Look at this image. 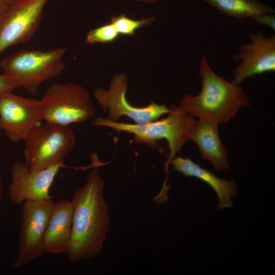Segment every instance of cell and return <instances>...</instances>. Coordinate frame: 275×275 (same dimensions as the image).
Wrapping results in <instances>:
<instances>
[{
    "label": "cell",
    "mask_w": 275,
    "mask_h": 275,
    "mask_svg": "<svg viewBox=\"0 0 275 275\" xmlns=\"http://www.w3.org/2000/svg\"><path fill=\"white\" fill-rule=\"evenodd\" d=\"M66 48L48 50H22L0 61L5 75L11 78L18 88L36 95L41 85L59 75L65 68L63 58Z\"/></svg>",
    "instance_id": "obj_3"
},
{
    "label": "cell",
    "mask_w": 275,
    "mask_h": 275,
    "mask_svg": "<svg viewBox=\"0 0 275 275\" xmlns=\"http://www.w3.org/2000/svg\"><path fill=\"white\" fill-rule=\"evenodd\" d=\"M73 208L71 201L62 199L54 203L45 230L44 254H65L70 243Z\"/></svg>",
    "instance_id": "obj_13"
},
{
    "label": "cell",
    "mask_w": 275,
    "mask_h": 275,
    "mask_svg": "<svg viewBox=\"0 0 275 275\" xmlns=\"http://www.w3.org/2000/svg\"><path fill=\"white\" fill-rule=\"evenodd\" d=\"M4 193V188L2 180L0 177V202L2 199Z\"/></svg>",
    "instance_id": "obj_22"
},
{
    "label": "cell",
    "mask_w": 275,
    "mask_h": 275,
    "mask_svg": "<svg viewBox=\"0 0 275 275\" xmlns=\"http://www.w3.org/2000/svg\"><path fill=\"white\" fill-rule=\"evenodd\" d=\"M128 82L127 75L119 73L114 76L108 90L101 88L95 89L94 96L104 112L106 113L108 111L107 119L117 121L124 116L135 123H146L171 113V109L165 105L158 104L153 101L144 107H136L130 104L126 98Z\"/></svg>",
    "instance_id": "obj_8"
},
{
    "label": "cell",
    "mask_w": 275,
    "mask_h": 275,
    "mask_svg": "<svg viewBox=\"0 0 275 275\" xmlns=\"http://www.w3.org/2000/svg\"><path fill=\"white\" fill-rule=\"evenodd\" d=\"M40 100L43 120L47 123L68 126L86 122L95 114L89 93L75 83L53 84Z\"/></svg>",
    "instance_id": "obj_6"
},
{
    "label": "cell",
    "mask_w": 275,
    "mask_h": 275,
    "mask_svg": "<svg viewBox=\"0 0 275 275\" xmlns=\"http://www.w3.org/2000/svg\"><path fill=\"white\" fill-rule=\"evenodd\" d=\"M177 171L185 176L198 178L211 186L218 198L217 208L223 209L231 207V199L236 197L238 188L232 180L220 178L211 172L201 167L189 157L175 156L170 161Z\"/></svg>",
    "instance_id": "obj_15"
},
{
    "label": "cell",
    "mask_w": 275,
    "mask_h": 275,
    "mask_svg": "<svg viewBox=\"0 0 275 275\" xmlns=\"http://www.w3.org/2000/svg\"><path fill=\"white\" fill-rule=\"evenodd\" d=\"M24 163L32 171L64 163L76 143L69 126L46 123L40 125L24 140Z\"/></svg>",
    "instance_id": "obj_5"
},
{
    "label": "cell",
    "mask_w": 275,
    "mask_h": 275,
    "mask_svg": "<svg viewBox=\"0 0 275 275\" xmlns=\"http://www.w3.org/2000/svg\"><path fill=\"white\" fill-rule=\"evenodd\" d=\"M54 203L50 199L26 201L21 204L18 249L13 268H20L44 255L43 239Z\"/></svg>",
    "instance_id": "obj_7"
},
{
    "label": "cell",
    "mask_w": 275,
    "mask_h": 275,
    "mask_svg": "<svg viewBox=\"0 0 275 275\" xmlns=\"http://www.w3.org/2000/svg\"><path fill=\"white\" fill-rule=\"evenodd\" d=\"M256 23L265 25L271 29L275 30V15L273 13H263L251 17Z\"/></svg>",
    "instance_id": "obj_19"
},
{
    "label": "cell",
    "mask_w": 275,
    "mask_h": 275,
    "mask_svg": "<svg viewBox=\"0 0 275 275\" xmlns=\"http://www.w3.org/2000/svg\"><path fill=\"white\" fill-rule=\"evenodd\" d=\"M199 74L202 83L200 93L195 96L185 94L180 105L173 108L219 125L228 123L240 107L250 105L242 88L217 75L204 56L199 61Z\"/></svg>",
    "instance_id": "obj_2"
},
{
    "label": "cell",
    "mask_w": 275,
    "mask_h": 275,
    "mask_svg": "<svg viewBox=\"0 0 275 275\" xmlns=\"http://www.w3.org/2000/svg\"><path fill=\"white\" fill-rule=\"evenodd\" d=\"M47 0H23L10 6L0 18V54L29 42L38 29Z\"/></svg>",
    "instance_id": "obj_10"
},
{
    "label": "cell",
    "mask_w": 275,
    "mask_h": 275,
    "mask_svg": "<svg viewBox=\"0 0 275 275\" xmlns=\"http://www.w3.org/2000/svg\"><path fill=\"white\" fill-rule=\"evenodd\" d=\"M224 14L245 19L263 13H275V9L259 0H203Z\"/></svg>",
    "instance_id": "obj_16"
},
{
    "label": "cell",
    "mask_w": 275,
    "mask_h": 275,
    "mask_svg": "<svg viewBox=\"0 0 275 275\" xmlns=\"http://www.w3.org/2000/svg\"><path fill=\"white\" fill-rule=\"evenodd\" d=\"M23 0H7L8 4L10 6L18 3Z\"/></svg>",
    "instance_id": "obj_23"
},
{
    "label": "cell",
    "mask_w": 275,
    "mask_h": 275,
    "mask_svg": "<svg viewBox=\"0 0 275 275\" xmlns=\"http://www.w3.org/2000/svg\"><path fill=\"white\" fill-rule=\"evenodd\" d=\"M18 88L15 81L4 74H0V96Z\"/></svg>",
    "instance_id": "obj_20"
},
{
    "label": "cell",
    "mask_w": 275,
    "mask_h": 275,
    "mask_svg": "<svg viewBox=\"0 0 275 275\" xmlns=\"http://www.w3.org/2000/svg\"><path fill=\"white\" fill-rule=\"evenodd\" d=\"M249 37L250 42L240 45L239 52L233 56L240 62L232 70L234 77L230 81L238 85L245 79L275 71V35L267 37L258 30Z\"/></svg>",
    "instance_id": "obj_11"
},
{
    "label": "cell",
    "mask_w": 275,
    "mask_h": 275,
    "mask_svg": "<svg viewBox=\"0 0 275 275\" xmlns=\"http://www.w3.org/2000/svg\"><path fill=\"white\" fill-rule=\"evenodd\" d=\"M218 125L208 119L199 118L189 135L198 147L202 159L209 160L216 171L229 167L228 153L219 136Z\"/></svg>",
    "instance_id": "obj_14"
},
{
    "label": "cell",
    "mask_w": 275,
    "mask_h": 275,
    "mask_svg": "<svg viewBox=\"0 0 275 275\" xmlns=\"http://www.w3.org/2000/svg\"><path fill=\"white\" fill-rule=\"evenodd\" d=\"M9 7L7 0H0V18L8 10Z\"/></svg>",
    "instance_id": "obj_21"
},
{
    "label": "cell",
    "mask_w": 275,
    "mask_h": 275,
    "mask_svg": "<svg viewBox=\"0 0 275 275\" xmlns=\"http://www.w3.org/2000/svg\"><path fill=\"white\" fill-rule=\"evenodd\" d=\"M104 185L97 166L73 195L71 237L65 254L71 264L94 259L102 252L111 221Z\"/></svg>",
    "instance_id": "obj_1"
},
{
    "label": "cell",
    "mask_w": 275,
    "mask_h": 275,
    "mask_svg": "<svg viewBox=\"0 0 275 275\" xmlns=\"http://www.w3.org/2000/svg\"><path fill=\"white\" fill-rule=\"evenodd\" d=\"M64 163L36 171H31L24 162L15 161L11 167V182L8 187L10 201L17 205L26 201L52 199L50 188Z\"/></svg>",
    "instance_id": "obj_12"
},
{
    "label": "cell",
    "mask_w": 275,
    "mask_h": 275,
    "mask_svg": "<svg viewBox=\"0 0 275 275\" xmlns=\"http://www.w3.org/2000/svg\"><path fill=\"white\" fill-rule=\"evenodd\" d=\"M119 35L111 22L90 30L87 34L86 42L89 44L111 43L116 40Z\"/></svg>",
    "instance_id": "obj_18"
},
{
    "label": "cell",
    "mask_w": 275,
    "mask_h": 275,
    "mask_svg": "<svg viewBox=\"0 0 275 275\" xmlns=\"http://www.w3.org/2000/svg\"><path fill=\"white\" fill-rule=\"evenodd\" d=\"M43 120L40 100L10 92L0 96L1 129L11 142L24 141Z\"/></svg>",
    "instance_id": "obj_9"
},
{
    "label": "cell",
    "mask_w": 275,
    "mask_h": 275,
    "mask_svg": "<svg viewBox=\"0 0 275 275\" xmlns=\"http://www.w3.org/2000/svg\"><path fill=\"white\" fill-rule=\"evenodd\" d=\"M169 115L160 120L146 123H126L111 122L110 127L118 133L126 132L134 135L133 141L153 147H159L157 141L165 139L169 148V154L164 166L168 173L170 161L176 156L194 129L196 121L187 113L170 108Z\"/></svg>",
    "instance_id": "obj_4"
},
{
    "label": "cell",
    "mask_w": 275,
    "mask_h": 275,
    "mask_svg": "<svg viewBox=\"0 0 275 275\" xmlns=\"http://www.w3.org/2000/svg\"><path fill=\"white\" fill-rule=\"evenodd\" d=\"M135 1H139V2H143L149 3V4H152V3L156 2L159 0H135Z\"/></svg>",
    "instance_id": "obj_24"
},
{
    "label": "cell",
    "mask_w": 275,
    "mask_h": 275,
    "mask_svg": "<svg viewBox=\"0 0 275 275\" xmlns=\"http://www.w3.org/2000/svg\"><path fill=\"white\" fill-rule=\"evenodd\" d=\"M1 130H2V129H1V123H0V131H1Z\"/></svg>",
    "instance_id": "obj_25"
},
{
    "label": "cell",
    "mask_w": 275,
    "mask_h": 275,
    "mask_svg": "<svg viewBox=\"0 0 275 275\" xmlns=\"http://www.w3.org/2000/svg\"><path fill=\"white\" fill-rule=\"evenodd\" d=\"M155 19V17L152 16L134 19L128 17L126 14H122L113 17L111 22L119 35L130 36L134 35L138 30L151 24L154 21Z\"/></svg>",
    "instance_id": "obj_17"
}]
</instances>
